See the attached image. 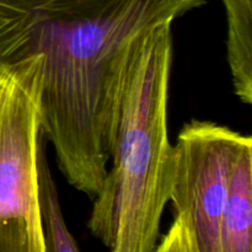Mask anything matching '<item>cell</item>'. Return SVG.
<instances>
[{
    "label": "cell",
    "instance_id": "cell-5",
    "mask_svg": "<svg viewBox=\"0 0 252 252\" xmlns=\"http://www.w3.org/2000/svg\"><path fill=\"white\" fill-rule=\"evenodd\" d=\"M221 252H252V139L236 150L221 223Z\"/></svg>",
    "mask_w": 252,
    "mask_h": 252
},
{
    "label": "cell",
    "instance_id": "cell-1",
    "mask_svg": "<svg viewBox=\"0 0 252 252\" xmlns=\"http://www.w3.org/2000/svg\"><path fill=\"white\" fill-rule=\"evenodd\" d=\"M206 1L0 0V64L41 57L42 133L70 186L101 189L140 41Z\"/></svg>",
    "mask_w": 252,
    "mask_h": 252
},
{
    "label": "cell",
    "instance_id": "cell-2",
    "mask_svg": "<svg viewBox=\"0 0 252 252\" xmlns=\"http://www.w3.org/2000/svg\"><path fill=\"white\" fill-rule=\"evenodd\" d=\"M172 25L149 32L128 68L117 128L88 226L110 252H157L175 150L167 128Z\"/></svg>",
    "mask_w": 252,
    "mask_h": 252
},
{
    "label": "cell",
    "instance_id": "cell-4",
    "mask_svg": "<svg viewBox=\"0 0 252 252\" xmlns=\"http://www.w3.org/2000/svg\"><path fill=\"white\" fill-rule=\"evenodd\" d=\"M245 134L192 120L177 135L170 202L189 223L198 252H221V223L236 150Z\"/></svg>",
    "mask_w": 252,
    "mask_h": 252
},
{
    "label": "cell",
    "instance_id": "cell-6",
    "mask_svg": "<svg viewBox=\"0 0 252 252\" xmlns=\"http://www.w3.org/2000/svg\"><path fill=\"white\" fill-rule=\"evenodd\" d=\"M38 181L46 252H80L62 213L58 191L43 145L38 154Z\"/></svg>",
    "mask_w": 252,
    "mask_h": 252
},
{
    "label": "cell",
    "instance_id": "cell-8",
    "mask_svg": "<svg viewBox=\"0 0 252 252\" xmlns=\"http://www.w3.org/2000/svg\"><path fill=\"white\" fill-rule=\"evenodd\" d=\"M226 16H239L252 11V0H221Z\"/></svg>",
    "mask_w": 252,
    "mask_h": 252
},
{
    "label": "cell",
    "instance_id": "cell-7",
    "mask_svg": "<svg viewBox=\"0 0 252 252\" xmlns=\"http://www.w3.org/2000/svg\"><path fill=\"white\" fill-rule=\"evenodd\" d=\"M194 239L189 223L182 216H175L169 230L160 239L157 252H193Z\"/></svg>",
    "mask_w": 252,
    "mask_h": 252
},
{
    "label": "cell",
    "instance_id": "cell-3",
    "mask_svg": "<svg viewBox=\"0 0 252 252\" xmlns=\"http://www.w3.org/2000/svg\"><path fill=\"white\" fill-rule=\"evenodd\" d=\"M42 59L0 64V252H46L38 154Z\"/></svg>",
    "mask_w": 252,
    "mask_h": 252
}]
</instances>
